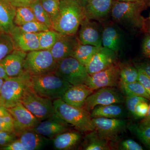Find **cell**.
<instances>
[{"label": "cell", "instance_id": "cell-46", "mask_svg": "<svg viewBox=\"0 0 150 150\" xmlns=\"http://www.w3.org/2000/svg\"><path fill=\"white\" fill-rule=\"evenodd\" d=\"M0 131L14 132V126L0 121Z\"/></svg>", "mask_w": 150, "mask_h": 150}, {"label": "cell", "instance_id": "cell-11", "mask_svg": "<svg viewBox=\"0 0 150 150\" xmlns=\"http://www.w3.org/2000/svg\"><path fill=\"white\" fill-rule=\"evenodd\" d=\"M93 92L86 99L83 108L90 112L97 105L123 103L125 98L115 87L102 88Z\"/></svg>", "mask_w": 150, "mask_h": 150}, {"label": "cell", "instance_id": "cell-10", "mask_svg": "<svg viewBox=\"0 0 150 150\" xmlns=\"http://www.w3.org/2000/svg\"><path fill=\"white\" fill-rule=\"evenodd\" d=\"M120 65L115 64L105 69L89 75L85 84L93 91L120 84Z\"/></svg>", "mask_w": 150, "mask_h": 150}, {"label": "cell", "instance_id": "cell-33", "mask_svg": "<svg viewBox=\"0 0 150 150\" xmlns=\"http://www.w3.org/2000/svg\"><path fill=\"white\" fill-rule=\"evenodd\" d=\"M15 48L12 38L9 33H0V62L11 53Z\"/></svg>", "mask_w": 150, "mask_h": 150}, {"label": "cell", "instance_id": "cell-44", "mask_svg": "<svg viewBox=\"0 0 150 150\" xmlns=\"http://www.w3.org/2000/svg\"><path fill=\"white\" fill-rule=\"evenodd\" d=\"M35 0H9L12 4L15 7L29 6Z\"/></svg>", "mask_w": 150, "mask_h": 150}, {"label": "cell", "instance_id": "cell-22", "mask_svg": "<svg viewBox=\"0 0 150 150\" xmlns=\"http://www.w3.org/2000/svg\"><path fill=\"white\" fill-rule=\"evenodd\" d=\"M25 150H40L50 144L52 140L40 135L32 129L25 130L18 135Z\"/></svg>", "mask_w": 150, "mask_h": 150}, {"label": "cell", "instance_id": "cell-45", "mask_svg": "<svg viewBox=\"0 0 150 150\" xmlns=\"http://www.w3.org/2000/svg\"><path fill=\"white\" fill-rule=\"evenodd\" d=\"M137 67L141 69L150 78V61L141 63L140 64L137 65Z\"/></svg>", "mask_w": 150, "mask_h": 150}, {"label": "cell", "instance_id": "cell-24", "mask_svg": "<svg viewBox=\"0 0 150 150\" xmlns=\"http://www.w3.org/2000/svg\"><path fill=\"white\" fill-rule=\"evenodd\" d=\"M90 114L91 118L104 117L121 118L127 115L126 109L120 103L97 105L91 110Z\"/></svg>", "mask_w": 150, "mask_h": 150}, {"label": "cell", "instance_id": "cell-38", "mask_svg": "<svg viewBox=\"0 0 150 150\" xmlns=\"http://www.w3.org/2000/svg\"><path fill=\"white\" fill-rule=\"evenodd\" d=\"M15 132L0 131V148L5 146L11 142L18 139Z\"/></svg>", "mask_w": 150, "mask_h": 150}, {"label": "cell", "instance_id": "cell-42", "mask_svg": "<svg viewBox=\"0 0 150 150\" xmlns=\"http://www.w3.org/2000/svg\"><path fill=\"white\" fill-rule=\"evenodd\" d=\"M3 150H25L23 145L19 139H17L13 142H11L8 145L0 148Z\"/></svg>", "mask_w": 150, "mask_h": 150}, {"label": "cell", "instance_id": "cell-27", "mask_svg": "<svg viewBox=\"0 0 150 150\" xmlns=\"http://www.w3.org/2000/svg\"><path fill=\"white\" fill-rule=\"evenodd\" d=\"M100 47L83 44L79 42L75 47L71 56L86 66Z\"/></svg>", "mask_w": 150, "mask_h": 150}, {"label": "cell", "instance_id": "cell-7", "mask_svg": "<svg viewBox=\"0 0 150 150\" xmlns=\"http://www.w3.org/2000/svg\"><path fill=\"white\" fill-rule=\"evenodd\" d=\"M21 102L39 121L45 120L55 112L53 100L38 94L30 84L25 89Z\"/></svg>", "mask_w": 150, "mask_h": 150}, {"label": "cell", "instance_id": "cell-39", "mask_svg": "<svg viewBox=\"0 0 150 150\" xmlns=\"http://www.w3.org/2000/svg\"><path fill=\"white\" fill-rule=\"evenodd\" d=\"M119 149L123 150H143L139 144L132 139H126L121 142L118 145Z\"/></svg>", "mask_w": 150, "mask_h": 150}, {"label": "cell", "instance_id": "cell-29", "mask_svg": "<svg viewBox=\"0 0 150 150\" xmlns=\"http://www.w3.org/2000/svg\"><path fill=\"white\" fill-rule=\"evenodd\" d=\"M29 7L32 11L36 20L45 24L49 29H53V23L51 18L43 8L40 0L33 1Z\"/></svg>", "mask_w": 150, "mask_h": 150}, {"label": "cell", "instance_id": "cell-17", "mask_svg": "<svg viewBox=\"0 0 150 150\" xmlns=\"http://www.w3.org/2000/svg\"><path fill=\"white\" fill-rule=\"evenodd\" d=\"M117 56L111 50L101 46L86 65L88 73L93 74L116 64Z\"/></svg>", "mask_w": 150, "mask_h": 150}, {"label": "cell", "instance_id": "cell-21", "mask_svg": "<svg viewBox=\"0 0 150 150\" xmlns=\"http://www.w3.org/2000/svg\"><path fill=\"white\" fill-rule=\"evenodd\" d=\"M79 43L76 35H62L49 51L53 58L58 62L71 56Z\"/></svg>", "mask_w": 150, "mask_h": 150}, {"label": "cell", "instance_id": "cell-55", "mask_svg": "<svg viewBox=\"0 0 150 150\" xmlns=\"http://www.w3.org/2000/svg\"></svg>", "mask_w": 150, "mask_h": 150}, {"label": "cell", "instance_id": "cell-49", "mask_svg": "<svg viewBox=\"0 0 150 150\" xmlns=\"http://www.w3.org/2000/svg\"><path fill=\"white\" fill-rule=\"evenodd\" d=\"M121 1L131 2H139L144 4L148 7H150V0H117Z\"/></svg>", "mask_w": 150, "mask_h": 150}, {"label": "cell", "instance_id": "cell-52", "mask_svg": "<svg viewBox=\"0 0 150 150\" xmlns=\"http://www.w3.org/2000/svg\"><path fill=\"white\" fill-rule=\"evenodd\" d=\"M4 81V80L0 78V92H1V89L2 87Z\"/></svg>", "mask_w": 150, "mask_h": 150}, {"label": "cell", "instance_id": "cell-36", "mask_svg": "<svg viewBox=\"0 0 150 150\" xmlns=\"http://www.w3.org/2000/svg\"><path fill=\"white\" fill-rule=\"evenodd\" d=\"M137 137L145 145L150 148V126L140 125L132 127Z\"/></svg>", "mask_w": 150, "mask_h": 150}, {"label": "cell", "instance_id": "cell-37", "mask_svg": "<svg viewBox=\"0 0 150 150\" xmlns=\"http://www.w3.org/2000/svg\"><path fill=\"white\" fill-rule=\"evenodd\" d=\"M143 101L149 102V100L142 97L134 96H127L125 102H126V108L128 112L131 115L135 117V107L139 102Z\"/></svg>", "mask_w": 150, "mask_h": 150}, {"label": "cell", "instance_id": "cell-50", "mask_svg": "<svg viewBox=\"0 0 150 150\" xmlns=\"http://www.w3.org/2000/svg\"><path fill=\"white\" fill-rule=\"evenodd\" d=\"M0 78L6 80L8 79L9 77L6 74L5 71L2 65L0 64Z\"/></svg>", "mask_w": 150, "mask_h": 150}, {"label": "cell", "instance_id": "cell-5", "mask_svg": "<svg viewBox=\"0 0 150 150\" xmlns=\"http://www.w3.org/2000/svg\"><path fill=\"white\" fill-rule=\"evenodd\" d=\"M31 77L29 73L24 70L17 76L5 80L0 92V103L9 108L21 103Z\"/></svg>", "mask_w": 150, "mask_h": 150}, {"label": "cell", "instance_id": "cell-3", "mask_svg": "<svg viewBox=\"0 0 150 150\" xmlns=\"http://www.w3.org/2000/svg\"><path fill=\"white\" fill-rule=\"evenodd\" d=\"M30 85L38 94L52 100L61 99L72 85L54 72L31 76Z\"/></svg>", "mask_w": 150, "mask_h": 150}, {"label": "cell", "instance_id": "cell-51", "mask_svg": "<svg viewBox=\"0 0 150 150\" xmlns=\"http://www.w3.org/2000/svg\"><path fill=\"white\" fill-rule=\"evenodd\" d=\"M90 1V0H77L78 1L80 4L82 6L83 8V7L88 2V1Z\"/></svg>", "mask_w": 150, "mask_h": 150}, {"label": "cell", "instance_id": "cell-15", "mask_svg": "<svg viewBox=\"0 0 150 150\" xmlns=\"http://www.w3.org/2000/svg\"><path fill=\"white\" fill-rule=\"evenodd\" d=\"M32 129L52 140L59 134L69 131V123L55 112L45 120L40 121Z\"/></svg>", "mask_w": 150, "mask_h": 150}, {"label": "cell", "instance_id": "cell-9", "mask_svg": "<svg viewBox=\"0 0 150 150\" xmlns=\"http://www.w3.org/2000/svg\"><path fill=\"white\" fill-rule=\"evenodd\" d=\"M92 119L98 135L109 143L117 141L119 135L127 129V121L122 118L96 117Z\"/></svg>", "mask_w": 150, "mask_h": 150}, {"label": "cell", "instance_id": "cell-16", "mask_svg": "<svg viewBox=\"0 0 150 150\" xmlns=\"http://www.w3.org/2000/svg\"><path fill=\"white\" fill-rule=\"evenodd\" d=\"M113 0H90L83 7L85 17L103 24L111 17Z\"/></svg>", "mask_w": 150, "mask_h": 150}, {"label": "cell", "instance_id": "cell-18", "mask_svg": "<svg viewBox=\"0 0 150 150\" xmlns=\"http://www.w3.org/2000/svg\"><path fill=\"white\" fill-rule=\"evenodd\" d=\"M15 48L24 52L39 50L37 33L23 32L15 25L10 32Z\"/></svg>", "mask_w": 150, "mask_h": 150}, {"label": "cell", "instance_id": "cell-4", "mask_svg": "<svg viewBox=\"0 0 150 150\" xmlns=\"http://www.w3.org/2000/svg\"><path fill=\"white\" fill-rule=\"evenodd\" d=\"M55 112L78 131L90 132L95 130L90 112L83 108H79L67 104L62 99L53 100Z\"/></svg>", "mask_w": 150, "mask_h": 150}, {"label": "cell", "instance_id": "cell-8", "mask_svg": "<svg viewBox=\"0 0 150 150\" xmlns=\"http://www.w3.org/2000/svg\"><path fill=\"white\" fill-rule=\"evenodd\" d=\"M54 73L72 85L85 84L89 75L85 66L71 56L57 62Z\"/></svg>", "mask_w": 150, "mask_h": 150}, {"label": "cell", "instance_id": "cell-28", "mask_svg": "<svg viewBox=\"0 0 150 150\" xmlns=\"http://www.w3.org/2000/svg\"><path fill=\"white\" fill-rule=\"evenodd\" d=\"M62 35L54 29L37 33L39 50H50Z\"/></svg>", "mask_w": 150, "mask_h": 150}, {"label": "cell", "instance_id": "cell-40", "mask_svg": "<svg viewBox=\"0 0 150 150\" xmlns=\"http://www.w3.org/2000/svg\"><path fill=\"white\" fill-rule=\"evenodd\" d=\"M148 101H141L135 107V118H142L146 116L149 109V104Z\"/></svg>", "mask_w": 150, "mask_h": 150}, {"label": "cell", "instance_id": "cell-48", "mask_svg": "<svg viewBox=\"0 0 150 150\" xmlns=\"http://www.w3.org/2000/svg\"><path fill=\"white\" fill-rule=\"evenodd\" d=\"M11 115L8 109L0 103V117Z\"/></svg>", "mask_w": 150, "mask_h": 150}, {"label": "cell", "instance_id": "cell-47", "mask_svg": "<svg viewBox=\"0 0 150 150\" xmlns=\"http://www.w3.org/2000/svg\"><path fill=\"white\" fill-rule=\"evenodd\" d=\"M140 124L144 126H150V103L149 105L147 113L146 116L144 117V119L141 121Z\"/></svg>", "mask_w": 150, "mask_h": 150}, {"label": "cell", "instance_id": "cell-14", "mask_svg": "<svg viewBox=\"0 0 150 150\" xmlns=\"http://www.w3.org/2000/svg\"><path fill=\"white\" fill-rule=\"evenodd\" d=\"M8 109L13 118L14 130L18 136L25 130L32 129L40 121L21 102Z\"/></svg>", "mask_w": 150, "mask_h": 150}, {"label": "cell", "instance_id": "cell-1", "mask_svg": "<svg viewBox=\"0 0 150 150\" xmlns=\"http://www.w3.org/2000/svg\"><path fill=\"white\" fill-rule=\"evenodd\" d=\"M148 7L144 4L113 0L111 11L112 21L129 31L146 30L143 11Z\"/></svg>", "mask_w": 150, "mask_h": 150}, {"label": "cell", "instance_id": "cell-31", "mask_svg": "<svg viewBox=\"0 0 150 150\" xmlns=\"http://www.w3.org/2000/svg\"><path fill=\"white\" fill-rule=\"evenodd\" d=\"M119 65L120 83H130L138 81L139 71L137 67L129 64Z\"/></svg>", "mask_w": 150, "mask_h": 150}, {"label": "cell", "instance_id": "cell-20", "mask_svg": "<svg viewBox=\"0 0 150 150\" xmlns=\"http://www.w3.org/2000/svg\"><path fill=\"white\" fill-rule=\"evenodd\" d=\"M27 54L15 48L0 62L9 77L17 76L23 71V64Z\"/></svg>", "mask_w": 150, "mask_h": 150}, {"label": "cell", "instance_id": "cell-26", "mask_svg": "<svg viewBox=\"0 0 150 150\" xmlns=\"http://www.w3.org/2000/svg\"><path fill=\"white\" fill-rule=\"evenodd\" d=\"M110 143L100 137L95 130L90 131L84 138L83 149L109 150L112 149Z\"/></svg>", "mask_w": 150, "mask_h": 150}, {"label": "cell", "instance_id": "cell-41", "mask_svg": "<svg viewBox=\"0 0 150 150\" xmlns=\"http://www.w3.org/2000/svg\"><path fill=\"white\" fill-rule=\"evenodd\" d=\"M137 68L139 71V76L137 81L143 86L150 95V78L141 69L138 67Z\"/></svg>", "mask_w": 150, "mask_h": 150}, {"label": "cell", "instance_id": "cell-34", "mask_svg": "<svg viewBox=\"0 0 150 150\" xmlns=\"http://www.w3.org/2000/svg\"><path fill=\"white\" fill-rule=\"evenodd\" d=\"M43 8L51 18L52 23L59 14L60 0H40Z\"/></svg>", "mask_w": 150, "mask_h": 150}, {"label": "cell", "instance_id": "cell-12", "mask_svg": "<svg viewBox=\"0 0 150 150\" xmlns=\"http://www.w3.org/2000/svg\"><path fill=\"white\" fill-rule=\"evenodd\" d=\"M103 24L102 46L118 55L126 45V33L121 26L113 21L107 22Z\"/></svg>", "mask_w": 150, "mask_h": 150}, {"label": "cell", "instance_id": "cell-6", "mask_svg": "<svg viewBox=\"0 0 150 150\" xmlns=\"http://www.w3.org/2000/svg\"><path fill=\"white\" fill-rule=\"evenodd\" d=\"M57 65L49 50H35L28 52L23 70L31 76H37L54 72Z\"/></svg>", "mask_w": 150, "mask_h": 150}, {"label": "cell", "instance_id": "cell-30", "mask_svg": "<svg viewBox=\"0 0 150 150\" xmlns=\"http://www.w3.org/2000/svg\"><path fill=\"white\" fill-rule=\"evenodd\" d=\"M122 91L127 96H134L145 98L150 100V95L138 81L130 83H120Z\"/></svg>", "mask_w": 150, "mask_h": 150}, {"label": "cell", "instance_id": "cell-54", "mask_svg": "<svg viewBox=\"0 0 150 150\" xmlns=\"http://www.w3.org/2000/svg\"><path fill=\"white\" fill-rule=\"evenodd\" d=\"M2 32H3V31L1 30V28H0V33Z\"/></svg>", "mask_w": 150, "mask_h": 150}, {"label": "cell", "instance_id": "cell-13", "mask_svg": "<svg viewBox=\"0 0 150 150\" xmlns=\"http://www.w3.org/2000/svg\"><path fill=\"white\" fill-rule=\"evenodd\" d=\"M103 28L102 23L84 18L79 28V42L83 44L101 47Z\"/></svg>", "mask_w": 150, "mask_h": 150}, {"label": "cell", "instance_id": "cell-19", "mask_svg": "<svg viewBox=\"0 0 150 150\" xmlns=\"http://www.w3.org/2000/svg\"><path fill=\"white\" fill-rule=\"evenodd\" d=\"M94 91L85 84L72 85L65 92L61 99L70 105L82 108L84 105L86 98Z\"/></svg>", "mask_w": 150, "mask_h": 150}, {"label": "cell", "instance_id": "cell-35", "mask_svg": "<svg viewBox=\"0 0 150 150\" xmlns=\"http://www.w3.org/2000/svg\"><path fill=\"white\" fill-rule=\"evenodd\" d=\"M23 32L37 33H38L47 31L50 30L45 24L37 20L30 21L20 26H18Z\"/></svg>", "mask_w": 150, "mask_h": 150}, {"label": "cell", "instance_id": "cell-53", "mask_svg": "<svg viewBox=\"0 0 150 150\" xmlns=\"http://www.w3.org/2000/svg\"><path fill=\"white\" fill-rule=\"evenodd\" d=\"M147 31L148 34H149V35H150V27L148 28Z\"/></svg>", "mask_w": 150, "mask_h": 150}, {"label": "cell", "instance_id": "cell-43", "mask_svg": "<svg viewBox=\"0 0 150 150\" xmlns=\"http://www.w3.org/2000/svg\"><path fill=\"white\" fill-rule=\"evenodd\" d=\"M142 53L145 57L150 59V35L148 34L143 40L142 46Z\"/></svg>", "mask_w": 150, "mask_h": 150}, {"label": "cell", "instance_id": "cell-2", "mask_svg": "<svg viewBox=\"0 0 150 150\" xmlns=\"http://www.w3.org/2000/svg\"><path fill=\"white\" fill-rule=\"evenodd\" d=\"M84 17L83 8L77 0H60L59 14L53 22V29L62 35H76Z\"/></svg>", "mask_w": 150, "mask_h": 150}, {"label": "cell", "instance_id": "cell-23", "mask_svg": "<svg viewBox=\"0 0 150 150\" xmlns=\"http://www.w3.org/2000/svg\"><path fill=\"white\" fill-rule=\"evenodd\" d=\"M16 8L9 0H0V28L3 32L9 33L15 26Z\"/></svg>", "mask_w": 150, "mask_h": 150}, {"label": "cell", "instance_id": "cell-32", "mask_svg": "<svg viewBox=\"0 0 150 150\" xmlns=\"http://www.w3.org/2000/svg\"><path fill=\"white\" fill-rule=\"evenodd\" d=\"M36 20L31 8L29 6L17 8L14 24L20 26L30 21Z\"/></svg>", "mask_w": 150, "mask_h": 150}, {"label": "cell", "instance_id": "cell-25", "mask_svg": "<svg viewBox=\"0 0 150 150\" xmlns=\"http://www.w3.org/2000/svg\"><path fill=\"white\" fill-rule=\"evenodd\" d=\"M81 139L80 133L69 130L56 136L52 139V142L56 150H70L79 143Z\"/></svg>", "mask_w": 150, "mask_h": 150}]
</instances>
